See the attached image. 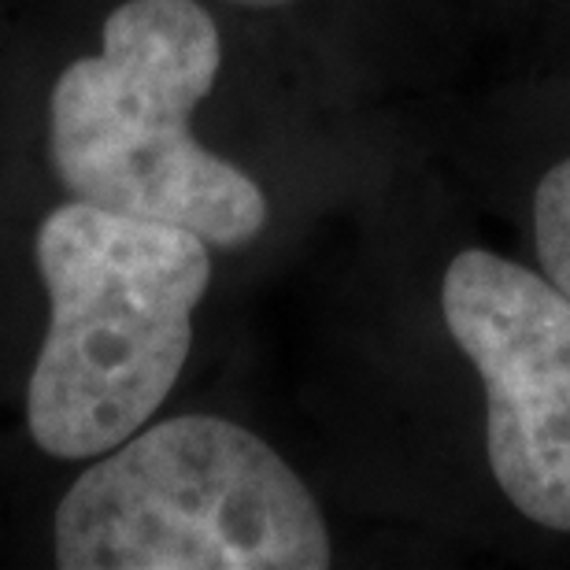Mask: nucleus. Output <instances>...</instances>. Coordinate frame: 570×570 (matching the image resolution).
<instances>
[{"label": "nucleus", "mask_w": 570, "mask_h": 570, "mask_svg": "<svg viewBox=\"0 0 570 570\" xmlns=\"http://www.w3.org/2000/svg\"><path fill=\"white\" fill-rule=\"evenodd\" d=\"M33 248L52 315L27 385V426L45 455L94 460L145 430L175 390L212 245L71 200L45 215Z\"/></svg>", "instance_id": "1"}, {"label": "nucleus", "mask_w": 570, "mask_h": 570, "mask_svg": "<svg viewBox=\"0 0 570 570\" xmlns=\"http://www.w3.org/2000/svg\"><path fill=\"white\" fill-rule=\"evenodd\" d=\"M219 63V30L197 0L119 4L100 52L52 86L49 159L60 186L97 208L193 230L212 248L256 242L264 189L189 130Z\"/></svg>", "instance_id": "2"}, {"label": "nucleus", "mask_w": 570, "mask_h": 570, "mask_svg": "<svg viewBox=\"0 0 570 570\" xmlns=\"http://www.w3.org/2000/svg\"><path fill=\"white\" fill-rule=\"evenodd\" d=\"M63 570H323L330 533L253 430L175 415L78 474L56 508Z\"/></svg>", "instance_id": "3"}, {"label": "nucleus", "mask_w": 570, "mask_h": 570, "mask_svg": "<svg viewBox=\"0 0 570 570\" xmlns=\"http://www.w3.org/2000/svg\"><path fill=\"white\" fill-rule=\"evenodd\" d=\"M449 334L485 385V449L504 497L570 530V301L549 278L466 248L441 285Z\"/></svg>", "instance_id": "4"}, {"label": "nucleus", "mask_w": 570, "mask_h": 570, "mask_svg": "<svg viewBox=\"0 0 570 570\" xmlns=\"http://www.w3.org/2000/svg\"><path fill=\"white\" fill-rule=\"evenodd\" d=\"M533 230L544 278L570 301V156L541 178L533 197Z\"/></svg>", "instance_id": "5"}, {"label": "nucleus", "mask_w": 570, "mask_h": 570, "mask_svg": "<svg viewBox=\"0 0 570 570\" xmlns=\"http://www.w3.org/2000/svg\"><path fill=\"white\" fill-rule=\"evenodd\" d=\"M237 4H253V8H275V4H285V0H237Z\"/></svg>", "instance_id": "6"}]
</instances>
